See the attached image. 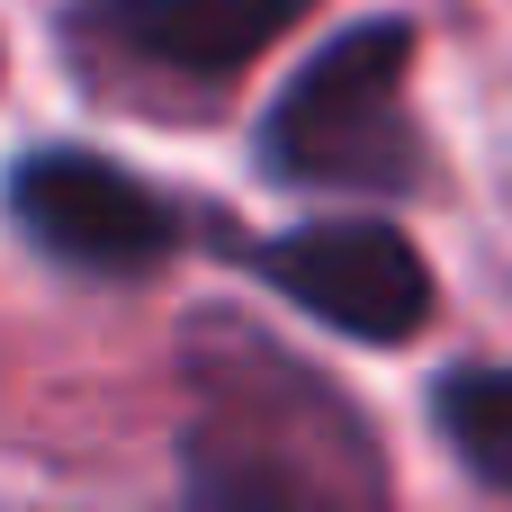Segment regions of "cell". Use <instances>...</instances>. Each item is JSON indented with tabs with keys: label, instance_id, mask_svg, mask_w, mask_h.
Wrapping results in <instances>:
<instances>
[{
	"label": "cell",
	"instance_id": "obj_1",
	"mask_svg": "<svg viewBox=\"0 0 512 512\" xmlns=\"http://www.w3.org/2000/svg\"><path fill=\"white\" fill-rule=\"evenodd\" d=\"M180 495L225 512H351L387 504V450L360 405L243 315L180 342Z\"/></svg>",
	"mask_w": 512,
	"mask_h": 512
},
{
	"label": "cell",
	"instance_id": "obj_2",
	"mask_svg": "<svg viewBox=\"0 0 512 512\" xmlns=\"http://www.w3.org/2000/svg\"><path fill=\"white\" fill-rule=\"evenodd\" d=\"M414 45L423 27L396 9L324 36L252 126L261 180L306 198H414L432 180V144L414 117Z\"/></svg>",
	"mask_w": 512,
	"mask_h": 512
},
{
	"label": "cell",
	"instance_id": "obj_3",
	"mask_svg": "<svg viewBox=\"0 0 512 512\" xmlns=\"http://www.w3.org/2000/svg\"><path fill=\"white\" fill-rule=\"evenodd\" d=\"M315 0H63V63L81 90L189 117L216 108Z\"/></svg>",
	"mask_w": 512,
	"mask_h": 512
},
{
	"label": "cell",
	"instance_id": "obj_4",
	"mask_svg": "<svg viewBox=\"0 0 512 512\" xmlns=\"http://www.w3.org/2000/svg\"><path fill=\"white\" fill-rule=\"evenodd\" d=\"M216 252L243 261L270 297H288L324 333L369 342V351L414 342L441 306L432 261L387 216H315V225H279V234H216Z\"/></svg>",
	"mask_w": 512,
	"mask_h": 512
},
{
	"label": "cell",
	"instance_id": "obj_5",
	"mask_svg": "<svg viewBox=\"0 0 512 512\" xmlns=\"http://www.w3.org/2000/svg\"><path fill=\"white\" fill-rule=\"evenodd\" d=\"M0 216L72 279H153L189 243V207L90 144H27L0 180Z\"/></svg>",
	"mask_w": 512,
	"mask_h": 512
},
{
	"label": "cell",
	"instance_id": "obj_6",
	"mask_svg": "<svg viewBox=\"0 0 512 512\" xmlns=\"http://www.w3.org/2000/svg\"><path fill=\"white\" fill-rule=\"evenodd\" d=\"M432 432L441 450L468 468V486L512 495V369L504 360H468L432 387Z\"/></svg>",
	"mask_w": 512,
	"mask_h": 512
}]
</instances>
